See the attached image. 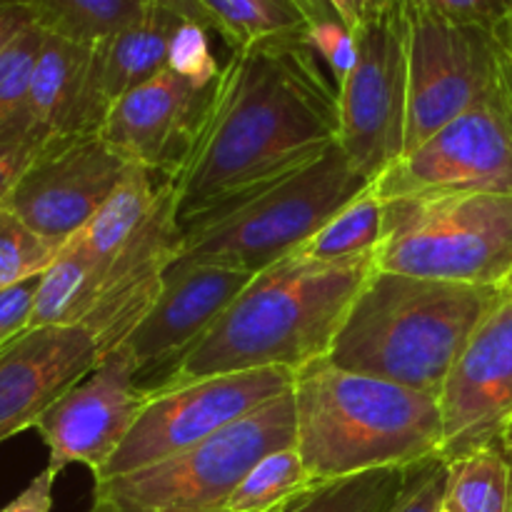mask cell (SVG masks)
<instances>
[{"mask_svg":"<svg viewBox=\"0 0 512 512\" xmlns=\"http://www.w3.org/2000/svg\"><path fill=\"white\" fill-rule=\"evenodd\" d=\"M338 145V88L308 43L238 48L210 88L170 178L180 225L273 183Z\"/></svg>","mask_w":512,"mask_h":512,"instance_id":"obj_1","label":"cell"},{"mask_svg":"<svg viewBox=\"0 0 512 512\" xmlns=\"http://www.w3.org/2000/svg\"><path fill=\"white\" fill-rule=\"evenodd\" d=\"M375 268V258L323 263L298 250L275 260L253 273L213 328L153 388L260 368L298 373L328 358L355 295Z\"/></svg>","mask_w":512,"mask_h":512,"instance_id":"obj_2","label":"cell"},{"mask_svg":"<svg viewBox=\"0 0 512 512\" xmlns=\"http://www.w3.org/2000/svg\"><path fill=\"white\" fill-rule=\"evenodd\" d=\"M295 448L318 485L440 458L438 395L350 373L328 358L295 373Z\"/></svg>","mask_w":512,"mask_h":512,"instance_id":"obj_3","label":"cell"},{"mask_svg":"<svg viewBox=\"0 0 512 512\" xmlns=\"http://www.w3.org/2000/svg\"><path fill=\"white\" fill-rule=\"evenodd\" d=\"M503 288L443 283L375 268L333 340L328 360L350 373L438 395Z\"/></svg>","mask_w":512,"mask_h":512,"instance_id":"obj_4","label":"cell"},{"mask_svg":"<svg viewBox=\"0 0 512 512\" xmlns=\"http://www.w3.org/2000/svg\"><path fill=\"white\" fill-rule=\"evenodd\" d=\"M373 185L335 145L323 158L183 223L180 258L258 273L303 248Z\"/></svg>","mask_w":512,"mask_h":512,"instance_id":"obj_5","label":"cell"},{"mask_svg":"<svg viewBox=\"0 0 512 512\" xmlns=\"http://www.w3.org/2000/svg\"><path fill=\"white\" fill-rule=\"evenodd\" d=\"M383 210L378 270L503 288L512 270V195H403L383 200Z\"/></svg>","mask_w":512,"mask_h":512,"instance_id":"obj_6","label":"cell"},{"mask_svg":"<svg viewBox=\"0 0 512 512\" xmlns=\"http://www.w3.org/2000/svg\"><path fill=\"white\" fill-rule=\"evenodd\" d=\"M288 445H295L293 390L193 448L95 480L88 512H228L248 470Z\"/></svg>","mask_w":512,"mask_h":512,"instance_id":"obj_7","label":"cell"},{"mask_svg":"<svg viewBox=\"0 0 512 512\" xmlns=\"http://www.w3.org/2000/svg\"><path fill=\"white\" fill-rule=\"evenodd\" d=\"M355 63L338 88V148L375 183L405 153L408 128V3L355 30Z\"/></svg>","mask_w":512,"mask_h":512,"instance_id":"obj_8","label":"cell"},{"mask_svg":"<svg viewBox=\"0 0 512 512\" xmlns=\"http://www.w3.org/2000/svg\"><path fill=\"white\" fill-rule=\"evenodd\" d=\"M498 85L475 108L390 165L375 190L383 200L425 193L512 195V43Z\"/></svg>","mask_w":512,"mask_h":512,"instance_id":"obj_9","label":"cell"},{"mask_svg":"<svg viewBox=\"0 0 512 512\" xmlns=\"http://www.w3.org/2000/svg\"><path fill=\"white\" fill-rule=\"evenodd\" d=\"M293 383V370L260 368L208 375L170 388H148V403L95 480L118 478L193 448L270 400L290 393Z\"/></svg>","mask_w":512,"mask_h":512,"instance_id":"obj_10","label":"cell"},{"mask_svg":"<svg viewBox=\"0 0 512 512\" xmlns=\"http://www.w3.org/2000/svg\"><path fill=\"white\" fill-rule=\"evenodd\" d=\"M408 18L405 153L418 148L443 125L488 98L490 90L498 85L508 58L498 28L455 25L413 8L410 3Z\"/></svg>","mask_w":512,"mask_h":512,"instance_id":"obj_11","label":"cell"},{"mask_svg":"<svg viewBox=\"0 0 512 512\" xmlns=\"http://www.w3.org/2000/svg\"><path fill=\"white\" fill-rule=\"evenodd\" d=\"M133 163L100 133L48 140L38 148L0 208L55 245H65L98 215Z\"/></svg>","mask_w":512,"mask_h":512,"instance_id":"obj_12","label":"cell"},{"mask_svg":"<svg viewBox=\"0 0 512 512\" xmlns=\"http://www.w3.org/2000/svg\"><path fill=\"white\" fill-rule=\"evenodd\" d=\"M443 415L440 460L453 463L493 445L512 430V293L503 290L438 393Z\"/></svg>","mask_w":512,"mask_h":512,"instance_id":"obj_13","label":"cell"},{"mask_svg":"<svg viewBox=\"0 0 512 512\" xmlns=\"http://www.w3.org/2000/svg\"><path fill=\"white\" fill-rule=\"evenodd\" d=\"M138 375L120 345L40 415L33 430L48 448V468L63 473L68 465H85L93 478L103 470L150 398Z\"/></svg>","mask_w":512,"mask_h":512,"instance_id":"obj_14","label":"cell"},{"mask_svg":"<svg viewBox=\"0 0 512 512\" xmlns=\"http://www.w3.org/2000/svg\"><path fill=\"white\" fill-rule=\"evenodd\" d=\"M180 248L183 225L175 190L170 180H163L153 213L100 270L93 305L80 323V328L93 335L100 355L120 348L153 308L165 273L180 258Z\"/></svg>","mask_w":512,"mask_h":512,"instance_id":"obj_15","label":"cell"},{"mask_svg":"<svg viewBox=\"0 0 512 512\" xmlns=\"http://www.w3.org/2000/svg\"><path fill=\"white\" fill-rule=\"evenodd\" d=\"M253 273L205 260L178 258L165 273L163 290L123 348L138 373L173 365L225 313Z\"/></svg>","mask_w":512,"mask_h":512,"instance_id":"obj_16","label":"cell"},{"mask_svg":"<svg viewBox=\"0 0 512 512\" xmlns=\"http://www.w3.org/2000/svg\"><path fill=\"white\" fill-rule=\"evenodd\" d=\"M98 360L93 335L80 325L25 330L0 348V445L33 430L40 415Z\"/></svg>","mask_w":512,"mask_h":512,"instance_id":"obj_17","label":"cell"},{"mask_svg":"<svg viewBox=\"0 0 512 512\" xmlns=\"http://www.w3.org/2000/svg\"><path fill=\"white\" fill-rule=\"evenodd\" d=\"M210 88L160 70L108 110L100 135L133 165L170 178L188 153Z\"/></svg>","mask_w":512,"mask_h":512,"instance_id":"obj_18","label":"cell"},{"mask_svg":"<svg viewBox=\"0 0 512 512\" xmlns=\"http://www.w3.org/2000/svg\"><path fill=\"white\" fill-rule=\"evenodd\" d=\"M183 23L175 13L153 8L140 23L90 50L85 80V130L100 133L108 110L123 95L168 68L170 40Z\"/></svg>","mask_w":512,"mask_h":512,"instance_id":"obj_19","label":"cell"},{"mask_svg":"<svg viewBox=\"0 0 512 512\" xmlns=\"http://www.w3.org/2000/svg\"><path fill=\"white\" fill-rule=\"evenodd\" d=\"M90 50L93 45H80L45 33L28 95V130L40 143L88 133L85 80Z\"/></svg>","mask_w":512,"mask_h":512,"instance_id":"obj_20","label":"cell"},{"mask_svg":"<svg viewBox=\"0 0 512 512\" xmlns=\"http://www.w3.org/2000/svg\"><path fill=\"white\" fill-rule=\"evenodd\" d=\"M48 35L98 45L133 28L155 5L148 0H20Z\"/></svg>","mask_w":512,"mask_h":512,"instance_id":"obj_21","label":"cell"},{"mask_svg":"<svg viewBox=\"0 0 512 512\" xmlns=\"http://www.w3.org/2000/svg\"><path fill=\"white\" fill-rule=\"evenodd\" d=\"M215 33L233 50L265 43H308L313 28L293 0H200Z\"/></svg>","mask_w":512,"mask_h":512,"instance_id":"obj_22","label":"cell"},{"mask_svg":"<svg viewBox=\"0 0 512 512\" xmlns=\"http://www.w3.org/2000/svg\"><path fill=\"white\" fill-rule=\"evenodd\" d=\"M95 285L98 275L88 253L75 238L68 240L53 265L40 275L28 330L83 323L93 305Z\"/></svg>","mask_w":512,"mask_h":512,"instance_id":"obj_23","label":"cell"},{"mask_svg":"<svg viewBox=\"0 0 512 512\" xmlns=\"http://www.w3.org/2000/svg\"><path fill=\"white\" fill-rule=\"evenodd\" d=\"M425 463L410 468H375L330 480L295 500L285 512H393Z\"/></svg>","mask_w":512,"mask_h":512,"instance_id":"obj_24","label":"cell"},{"mask_svg":"<svg viewBox=\"0 0 512 512\" xmlns=\"http://www.w3.org/2000/svg\"><path fill=\"white\" fill-rule=\"evenodd\" d=\"M443 508L453 512H512V463L493 445L448 463Z\"/></svg>","mask_w":512,"mask_h":512,"instance_id":"obj_25","label":"cell"},{"mask_svg":"<svg viewBox=\"0 0 512 512\" xmlns=\"http://www.w3.org/2000/svg\"><path fill=\"white\" fill-rule=\"evenodd\" d=\"M383 225V198H380L373 185L360 198L345 205L303 248H298V253L305 255V258L323 260V263H348V260L375 258L380 240H383Z\"/></svg>","mask_w":512,"mask_h":512,"instance_id":"obj_26","label":"cell"},{"mask_svg":"<svg viewBox=\"0 0 512 512\" xmlns=\"http://www.w3.org/2000/svg\"><path fill=\"white\" fill-rule=\"evenodd\" d=\"M318 488L300 458L298 448L273 450L248 470L243 483L228 500V512H273Z\"/></svg>","mask_w":512,"mask_h":512,"instance_id":"obj_27","label":"cell"},{"mask_svg":"<svg viewBox=\"0 0 512 512\" xmlns=\"http://www.w3.org/2000/svg\"><path fill=\"white\" fill-rule=\"evenodd\" d=\"M45 30L38 25L25 28L0 55V140L30 135L28 95L35 60L43 48ZM33 138V135H30Z\"/></svg>","mask_w":512,"mask_h":512,"instance_id":"obj_28","label":"cell"},{"mask_svg":"<svg viewBox=\"0 0 512 512\" xmlns=\"http://www.w3.org/2000/svg\"><path fill=\"white\" fill-rule=\"evenodd\" d=\"M63 245H55L25 225L18 215L0 208V293L40 278Z\"/></svg>","mask_w":512,"mask_h":512,"instance_id":"obj_29","label":"cell"},{"mask_svg":"<svg viewBox=\"0 0 512 512\" xmlns=\"http://www.w3.org/2000/svg\"><path fill=\"white\" fill-rule=\"evenodd\" d=\"M168 68L200 85H213L220 73V65L210 50L208 30L200 28L198 23L183 20L170 40Z\"/></svg>","mask_w":512,"mask_h":512,"instance_id":"obj_30","label":"cell"},{"mask_svg":"<svg viewBox=\"0 0 512 512\" xmlns=\"http://www.w3.org/2000/svg\"><path fill=\"white\" fill-rule=\"evenodd\" d=\"M413 8L455 25L495 30L512 15V0H408Z\"/></svg>","mask_w":512,"mask_h":512,"instance_id":"obj_31","label":"cell"},{"mask_svg":"<svg viewBox=\"0 0 512 512\" xmlns=\"http://www.w3.org/2000/svg\"><path fill=\"white\" fill-rule=\"evenodd\" d=\"M308 45L333 70L335 85L348 75L355 63V35L340 20L318 23L308 30Z\"/></svg>","mask_w":512,"mask_h":512,"instance_id":"obj_32","label":"cell"},{"mask_svg":"<svg viewBox=\"0 0 512 512\" xmlns=\"http://www.w3.org/2000/svg\"><path fill=\"white\" fill-rule=\"evenodd\" d=\"M445 485H448V463L440 458L428 460L393 512H438L443 508Z\"/></svg>","mask_w":512,"mask_h":512,"instance_id":"obj_33","label":"cell"},{"mask_svg":"<svg viewBox=\"0 0 512 512\" xmlns=\"http://www.w3.org/2000/svg\"><path fill=\"white\" fill-rule=\"evenodd\" d=\"M38 280H28L23 285L0 293V348L23 335L30 325V313H33L35 290H38Z\"/></svg>","mask_w":512,"mask_h":512,"instance_id":"obj_34","label":"cell"},{"mask_svg":"<svg viewBox=\"0 0 512 512\" xmlns=\"http://www.w3.org/2000/svg\"><path fill=\"white\" fill-rule=\"evenodd\" d=\"M40 145L43 143L30 138V135L0 140V203H3L5 193L13 188L18 175L25 170V165H28L30 160H33V155L38 153Z\"/></svg>","mask_w":512,"mask_h":512,"instance_id":"obj_35","label":"cell"},{"mask_svg":"<svg viewBox=\"0 0 512 512\" xmlns=\"http://www.w3.org/2000/svg\"><path fill=\"white\" fill-rule=\"evenodd\" d=\"M58 475V470L45 468L30 480L28 488L20 490L8 505H3L0 512H53V488Z\"/></svg>","mask_w":512,"mask_h":512,"instance_id":"obj_36","label":"cell"},{"mask_svg":"<svg viewBox=\"0 0 512 512\" xmlns=\"http://www.w3.org/2000/svg\"><path fill=\"white\" fill-rule=\"evenodd\" d=\"M333 5V10L338 13L340 23L355 33L358 28H363L365 23L375 20L378 15H383L395 0H328Z\"/></svg>","mask_w":512,"mask_h":512,"instance_id":"obj_37","label":"cell"},{"mask_svg":"<svg viewBox=\"0 0 512 512\" xmlns=\"http://www.w3.org/2000/svg\"><path fill=\"white\" fill-rule=\"evenodd\" d=\"M35 20L20 0H0V55Z\"/></svg>","mask_w":512,"mask_h":512,"instance_id":"obj_38","label":"cell"},{"mask_svg":"<svg viewBox=\"0 0 512 512\" xmlns=\"http://www.w3.org/2000/svg\"><path fill=\"white\" fill-rule=\"evenodd\" d=\"M155 8H163L175 13L178 18L188 20V23H198L200 28H205L208 33H215V20L213 15L205 10V5L200 0H148Z\"/></svg>","mask_w":512,"mask_h":512,"instance_id":"obj_39","label":"cell"},{"mask_svg":"<svg viewBox=\"0 0 512 512\" xmlns=\"http://www.w3.org/2000/svg\"><path fill=\"white\" fill-rule=\"evenodd\" d=\"M300 10L305 13V18L313 25L318 23H330V20H340L338 13L333 10V5L328 0H293Z\"/></svg>","mask_w":512,"mask_h":512,"instance_id":"obj_40","label":"cell"},{"mask_svg":"<svg viewBox=\"0 0 512 512\" xmlns=\"http://www.w3.org/2000/svg\"><path fill=\"white\" fill-rule=\"evenodd\" d=\"M498 28H500V30H503V33H505V35H508V40H510V43H512V15H510V18H508V20H505V23H503V25H498Z\"/></svg>","mask_w":512,"mask_h":512,"instance_id":"obj_41","label":"cell"},{"mask_svg":"<svg viewBox=\"0 0 512 512\" xmlns=\"http://www.w3.org/2000/svg\"><path fill=\"white\" fill-rule=\"evenodd\" d=\"M505 453H508V458L512 460V433L505 438Z\"/></svg>","mask_w":512,"mask_h":512,"instance_id":"obj_42","label":"cell"},{"mask_svg":"<svg viewBox=\"0 0 512 512\" xmlns=\"http://www.w3.org/2000/svg\"><path fill=\"white\" fill-rule=\"evenodd\" d=\"M503 290H508V293H512V270H510V275H508V278H505V283H503Z\"/></svg>","mask_w":512,"mask_h":512,"instance_id":"obj_43","label":"cell"},{"mask_svg":"<svg viewBox=\"0 0 512 512\" xmlns=\"http://www.w3.org/2000/svg\"><path fill=\"white\" fill-rule=\"evenodd\" d=\"M290 505H293V503H290ZM290 505H288V508H290ZM288 508H280V510H273V512H285Z\"/></svg>","mask_w":512,"mask_h":512,"instance_id":"obj_44","label":"cell"},{"mask_svg":"<svg viewBox=\"0 0 512 512\" xmlns=\"http://www.w3.org/2000/svg\"><path fill=\"white\" fill-rule=\"evenodd\" d=\"M438 512H453V510H448V508H440Z\"/></svg>","mask_w":512,"mask_h":512,"instance_id":"obj_45","label":"cell"},{"mask_svg":"<svg viewBox=\"0 0 512 512\" xmlns=\"http://www.w3.org/2000/svg\"><path fill=\"white\" fill-rule=\"evenodd\" d=\"M510 433H512V430H510Z\"/></svg>","mask_w":512,"mask_h":512,"instance_id":"obj_46","label":"cell"},{"mask_svg":"<svg viewBox=\"0 0 512 512\" xmlns=\"http://www.w3.org/2000/svg\"><path fill=\"white\" fill-rule=\"evenodd\" d=\"M510 463H512V460H510Z\"/></svg>","mask_w":512,"mask_h":512,"instance_id":"obj_47","label":"cell"}]
</instances>
